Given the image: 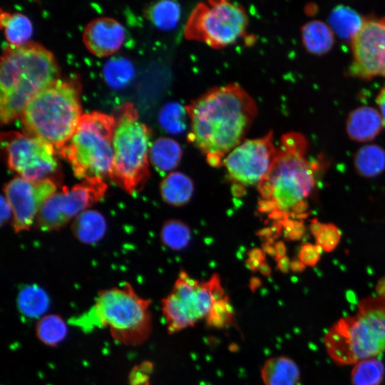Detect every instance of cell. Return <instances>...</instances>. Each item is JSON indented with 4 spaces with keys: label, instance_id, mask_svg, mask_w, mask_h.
Listing matches in <instances>:
<instances>
[{
    "label": "cell",
    "instance_id": "6da1fadb",
    "mask_svg": "<svg viewBox=\"0 0 385 385\" xmlns=\"http://www.w3.org/2000/svg\"><path fill=\"white\" fill-rule=\"evenodd\" d=\"M185 109L190 122L188 141L215 167L242 143L257 112L253 98L235 83L210 89Z\"/></svg>",
    "mask_w": 385,
    "mask_h": 385
},
{
    "label": "cell",
    "instance_id": "7a4b0ae2",
    "mask_svg": "<svg viewBox=\"0 0 385 385\" xmlns=\"http://www.w3.org/2000/svg\"><path fill=\"white\" fill-rule=\"evenodd\" d=\"M307 140L302 133L283 135L272 168L257 185L259 210L268 212L276 222L308 215L307 198L314 189L319 164L307 160Z\"/></svg>",
    "mask_w": 385,
    "mask_h": 385
},
{
    "label": "cell",
    "instance_id": "3957f363",
    "mask_svg": "<svg viewBox=\"0 0 385 385\" xmlns=\"http://www.w3.org/2000/svg\"><path fill=\"white\" fill-rule=\"evenodd\" d=\"M59 78L53 53L39 43L5 46L0 66V120L20 117L29 103Z\"/></svg>",
    "mask_w": 385,
    "mask_h": 385
},
{
    "label": "cell",
    "instance_id": "277c9868",
    "mask_svg": "<svg viewBox=\"0 0 385 385\" xmlns=\"http://www.w3.org/2000/svg\"><path fill=\"white\" fill-rule=\"evenodd\" d=\"M325 350L338 365L377 357L385 352V295L366 297L356 312L338 319L324 337Z\"/></svg>",
    "mask_w": 385,
    "mask_h": 385
},
{
    "label": "cell",
    "instance_id": "5b68a950",
    "mask_svg": "<svg viewBox=\"0 0 385 385\" xmlns=\"http://www.w3.org/2000/svg\"><path fill=\"white\" fill-rule=\"evenodd\" d=\"M82 115L78 82L58 78L29 103L20 118L25 133L58 152L74 133Z\"/></svg>",
    "mask_w": 385,
    "mask_h": 385
},
{
    "label": "cell",
    "instance_id": "8992f818",
    "mask_svg": "<svg viewBox=\"0 0 385 385\" xmlns=\"http://www.w3.org/2000/svg\"><path fill=\"white\" fill-rule=\"evenodd\" d=\"M150 301L139 296L128 284L99 292L89 314L95 324L108 330L121 344L145 342L152 332Z\"/></svg>",
    "mask_w": 385,
    "mask_h": 385
},
{
    "label": "cell",
    "instance_id": "52a82bcc",
    "mask_svg": "<svg viewBox=\"0 0 385 385\" xmlns=\"http://www.w3.org/2000/svg\"><path fill=\"white\" fill-rule=\"evenodd\" d=\"M114 115L98 111L83 114L77 128L58 153L67 160L76 177L111 178L114 152Z\"/></svg>",
    "mask_w": 385,
    "mask_h": 385
},
{
    "label": "cell",
    "instance_id": "ba28073f",
    "mask_svg": "<svg viewBox=\"0 0 385 385\" xmlns=\"http://www.w3.org/2000/svg\"><path fill=\"white\" fill-rule=\"evenodd\" d=\"M113 137L114 159L111 179L132 194L141 190L150 176V129L142 123L132 103L118 108Z\"/></svg>",
    "mask_w": 385,
    "mask_h": 385
},
{
    "label": "cell",
    "instance_id": "9c48e42d",
    "mask_svg": "<svg viewBox=\"0 0 385 385\" xmlns=\"http://www.w3.org/2000/svg\"><path fill=\"white\" fill-rule=\"evenodd\" d=\"M225 295L217 274L200 282L180 271L171 292L161 301L168 332L173 334L193 327L207 317L217 300Z\"/></svg>",
    "mask_w": 385,
    "mask_h": 385
},
{
    "label": "cell",
    "instance_id": "30bf717a",
    "mask_svg": "<svg viewBox=\"0 0 385 385\" xmlns=\"http://www.w3.org/2000/svg\"><path fill=\"white\" fill-rule=\"evenodd\" d=\"M248 16L240 5L225 0L199 3L190 13L184 29L188 40L222 48L235 43L245 32Z\"/></svg>",
    "mask_w": 385,
    "mask_h": 385
},
{
    "label": "cell",
    "instance_id": "8fae6325",
    "mask_svg": "<svg viewBox=\"0 0 385 385\" xmlns=\"http://www.w3.org/2000/svg\"><path fill=\"white\" fill-rule=\"evenodd\" d=\"M1 144L8 167L31 181L52 179L59 172L56 150L50 144L25 133L1 134Z\"/></svg>",
    "mask_w": 385,
    "mask_h": 385
},
{
    "label": "cell",
    "instance_id": "7c38bea8",
    "mask_svg": "<svg viewBox=\"0 0 385 385\" xmlns=\"http://www.w3.org/2000/svg\"><path fill=\"white\" fill-rule=\"evenodd\" d=\"M107 187L103 179L99 178L83 180L70 188L63 187L43 204L36 218L37 228L52 231L62 227L101 200Z\"/></svg>",
    "mask_w": 385,
    "mask_h": 385
},
{
    "label": "cell",
    "instance_id": "4fadbf2b",
    "mask_svg": "<svg viewBox=\"0 0 385 385\" xmlns=\"http://www.w3.org/2000/svg\"><path fill=\"white\" fill-rule=\"evenodd\" d=\"M277 153L270 132L262 138L242 141L224 158L222 165L240 184L258 185L269 173Z\"/></svg>",
    "mask_w": 385,
    "mask_h": 385
},
{
    "label": "cell",
    "instance_id": "5bb4252c",
    "mask_svg": "<svg viewBox=\"0 0 385 385\" xmlns=\"http://www.w3.org/2000/svg\"><path fill=\"white\" fill-rule=\"evenodd\" d=\"M351 75L365 79L385 76V16L365 19L351 40Z\"/></svg>",
    "mask_w": 385,
    "mask_h": 385
},
{
    "label": "cell",
    "instance_id": "9a60e30c",
    "mask_svg": "<svg viewBox=\"0 0 385 385\" xmlns=\"http://www.w3.org/2000/svg\"><path fill=\"white\" fill-rule=\"evenodd\" d=\"M54 180L31 181L20 176L8 182L4 188L12 210V225L16 232L28 230L46 200L56 192Z\"/></svg>",
    "mask_w": 385,
    "mask_h": 385
},
{
    "label": "cell",
    "instance_id": "2e32d148",
    "mask_svg": "<svg viewBox=\"0 0 385 385\" xmlns=\"http://www.w3.org/2000/svg\"><path fill=\"white\" fill-rule=\"evenodd\" d=\"M125 36V29L118 21L111 17H100L87 24L83 31V40L91 53L104 57L120 48Z\"/></svg>",
    "mask_w": 385,
    "mask_h": 385
},
{
    "label": "cell",
    "instance_id": "e0dca14e",
    "mask_svg": "<svg viewBox=\"0 0 385 385\" xmlns=\"http://www.w3.org/2000/svg\"><path fill=\"white\" fill-rule=\"evenodd\" d=\"M381 113L371 106H361L348 115L346 128L350 138L358 142L373 140L384 126Z\"/></svg>",
    "mask_w": 385,
    "mask_h": 385
},
{
    "label": "cell",
    "instance_id": "ac0fdd59",
    "mask_svg": "<svg viewBox=\"0 0 385 385\" xmlns=\"http://www.w3.org/2000/svg\"><path fill=\"white\" fill-rule=\"evenodd\" d=\"M264 385H297L300 369L291 358L280 355L267 359L260 369Z\"/></svg>",
    "mask_w": 385,
    "mask_h": 385
},
{
    "label": "cell",
    "instance_id": "d6986e66",
    "mask_svg": "<svg viewBox=\"0 0 385 385\" xmlns=\"http://www.w3.org/2000/svg\"><path fill=\"white\" fill-rule=\"evenodd\" d=\"M194 190L192 180L180 172H172L160 183L163 200L168 205L181 206L188 202Z\"/></svg>",
    "mask_w": 385,
    "mask_h": 385
},
{
    "label": "cell",
    "instance_id": "ffe728a7",
    "mask_svg": "<svg viewBox=\"0 0 385 385\" xmlns=\"http://www.w3.org/2000/svg\"><path fill=\"white\" fill-rule=\"evenodd\" d=\"M182 155L181 146L170 138H157L150 147L149 160L153 167L160 172H167L175 168Z\"/></svg>",
    "mask_w": 385,
    "mask_h": 385
},
{
    "label": "cell",
    "instance_id": "44dd1931",
    "mask_svg": "<svg viewBox=\"0 0 385 385\" xmlns=\"http://www.w3.org/2000/svg\"><path fill=\"white\" fill-rule=\"evenodd\" d=\"M106 230V222L103 215L87 210L78 215L72 224L74 236L86 244H94L102 239Z\"/></svg>",
    "mask_w": 385,
    "mask_h": 385
},
{
    "label": "cell",
    "instance_id": "7402d4cb",
    "mask_svg": "<svg viewBox=\"0 0 385 385\" xmlns=\"http://www.w3.org/2000/svg\"><path fill=\"white\" fill-rule=\"evenodd\" d=\"M365 19L349 6L337 5L330 12L329 26L341 38L352 40L361 29Z\"/></svg>",
    "mask_w": 385,
    "mask_h": 385
},
{
    "label": "cell",
    "instance_id": "603a6c76",
    "mask_svg": "<svg viewBox=\"0 0 385 385\" xmlns=\"http://www.w3.org/2000/svg\"><path fill=\"white\" fill-rule=\"evenodd\" d=\"M302 38L306 49L317 55L328 52L334 41L332 29L319 20H312L303 25Z\"/></svg>",
    "mask_w": 385,
    "mask_h": 385
},
{
    "label": "cell",
    "instance_id": "cb8c5ba5",
    "mask_svg": "<svg viewBox=\"0 0 385 385\" xmlns=\"http://www.w3.org/2000/svg\"><path fill=\"white\" fill-rule=\"evenodd\" d=\"M356 173L364 178H374L385 170V150L371 144L361 147L354 155Z\"/></svg>",
    "mask_w": 385,
    "mask_h": 385
},
{
    "label": "cell",
    "instance_id": "d4e9b609",
    "mask_svg": "<svg viewBox=\"0 0 385 385\" xmlns=\"http://www.w3.org/2000/svg\"><path fill=\"white\" fill-rule=\"evenodd\" d=\"M1 27L10 45L22 46L29 43L33 33L30 19L21 13L1 11Z\"/></svg>",
    "mask_w": 385,
    "mask_h": 385
},
{
    "label": "cell",
    "instance_id": "484cf974",
    "mask_svg": "<svg viewBox=\"0 0 385 385\" xmlns=\"http://www.w3.org/2000/svg\"><path fill=\"white\" fill-rule=\"evenodd\" d=\"M35 335L43 344L56 347L66 338L68 327L58 314H48L41 317L35 324Z\"/></svg>",
    "mask_w": 385,
    "mask_h": 385
},
{
    "label": "cell",
    "instance_id": "4316f807",
    "mask_svg": "<svg viewBox=\"0 0 385 385\" xmlns=\"http://www.w3.org/2000/svg\"><path fill=\"white\" fill-rule=\"evenodd\" d=\"M48 304L46 292L36 284L24 287L18 294V308L23 314L29 317L43 316Z\"/></svg>",
    "mask_w": 385,
    "mask_h": 385
},
{
    "label": "cell",
    "instance_id": "83f0119b",
    "mask_svg": "<svg viewBox=\"0 0 385 385\" xmlns=\"http://www.w3.org/2000/svg\"><path fill=\"white\" fill-rule=\"evenodd\" d=\"M385 378V365L377 357L361 360L353 365L352 385H381Z\"/></svg>",
    "mask_w": 385,
    "mask_h": 385
},
{
    "label": "cell",
    "instance_id": "f1b7e54d",
    "mask_svg": "<svg viewBox=\"0 0 385 385\" xmlns=\"http://www.w3.org/2000/svg\"><path fill=\"white\" fill-rule=\"evenodd\" d=\"M146 16L158 29L170 30L175 28L179 22L181 9L175 1H160L147 9Z\"/></svg>",
    "mask_w": 385,
    "mask_h": 385
},
{
    "label": "cell",
    "instance_id": "f546056e",
    "mask_svg": "<svg viewBox=\"0 0 385 385\" xmlns=\"http://www.w3.org/2000/svg\"><path fill=\"white\" fill-rule=\"evenodd\" d=\"M103 74L110 87L118 89L125 86L132 80L134 67L126 58H112L105 63Z\"/></svg>",
    "mask_w": 385,
    "mask_h": 385
},
{
    "label": "cell",
    "instance_id": "4dcf8cb0",
    "mask_svg": "<svg viewBox=\"0 0 385 385\" xmlns=\"http://www.w3.org/2000/svg\"><path fill=\"white\" fill-rule=\"evenodd\" d=\"M160 237L165 246L179 251L188 246L191 238V232L188 225L183 222L171 219L163 224Z\"/></svg>",
    "mask_w": 385,
    "mask_h": 385
},
{
    "label": "cell",
    "instance_id": "1f68e13d",
    "mask_svg": "<svg viewBox=\"0 0 385 385\" xmlns=\"http://www.w3.org/2000/svg\"><path fill=\"white\" fill-rule=\"evenodd\" d=\"M186 113L185 107L180 103H167L160 111V125L168 133H180L186 128Z\"/></svg>",
    "mask_w": 385,
    "mask_h": 385
},
{
    "label": "cell",
    "instance_id": "d6a6232c",
    "mask_svg": "<svg viewBox=\"0 0 385 385\" xmlns=\"http://www.w3.org/2000/svg\"><path fill=\"white\" fill-rule=\"evenodd\" d=\"M235 314L228 296L217 300L205 317L206 325L210 328L225 329L235 325Z\"/></svg>",
    "mask_w": 385,
    "mask_h": 385
},
{
    "label": "cell",
    "instance_id": "836d02e7",
    "mask_svg": "<svg viewBox=\"0 0 385 385\" xmlns=\"http://www.w3.org/2000/svg\"><path fill=\"white\" fill-rule=\"evenodd\" d=\"M310 231L316 240V245L323 251L334 250L341 240V232L333 224L322 223L317 219H312Z\"/></svg>",
    "mask_w": 385,
    "mask_h": 385
},
{
    "label": "cell",
    "instance_id": "e575fe53",
    "mask_svg": "<svg viewBox=\"0 0 385 385\" xmlns=\"http://www.w3.org/2000/svg\"><path fill=\"white\" fill-rule=\"evenodd\" d=\"M153 367V364L150 361H145L140 366H135L129 376L130 385H149L150 374Z\"/></svg>",
    "mask_w": 385,
    "mask_h": 385
},
{
    "label": "cell",
    "instance_id": "d590c367",
    "mask_svg": "<svg viewBox=\"0 0 385 385\" xmlns=\"http://www.w3.org/2000/svg\"><path fill=\"white\" fill-rule=\"evenodd\" d=\"M322 251L317 245L304 243L298 254L299 260L304 265L313 267L319 262Z\"/></svg>",
    "mask_w": 385,
    "mask_h": 385
},
{
    "label": "cell",
    "instance_id": "8d00e7d4",
    "mask_svg": "<svg viewBox=\"0 0 385 385\" xmlns=\"http://www.w3.org/2000/svg\"><path fill=\"white\" fill-rule=\"evenodd\" d=\"M11 217L13 218L12 207L6 197L2 195L1 197V224L7 222Z\"/></svg>",
    "mask_w": 385,
    "mask_h": 385
},
{
    "label": "cell",
    "instance_id": "74e56055",
    "mask_svg": "<svg viewBox=\"0 0 385 385\" xmlns=\"http://www.w3.org/2000/svg\"><path fill=\"white\" fill-rule=\"evenodd\" d=\"M376 103L380 108V113L385 126V87L381 88L376 96Z\"/></svg>",
    "mask_w": 385,
    "mask_h": 385
},
{
    "label": "cell",
    "instance_id": "f35d334b",
    "mask_svg": "<svg viewBox=\"0 0 385 385\" xmlns=\"http://www.w3.org/2000/svg\"><path fill=\"white\" fill-rule=\"evenodd\" d=\"M250 260L252 261L260 262L261 263L265 262V255L263 250L260 249H253L248 254Z\"/></svg>",
    "mask_w": 385,
    "mask_h": 385
},
{
    "label": "cell",
    "instance_id": "ab89813d",
    "mask_svg": "<svg viewBox=\"0 0 385 385\" xmlns=\"http://www.w3.org/2000/svg\"><path fill=\"white\" fill-rule=\"evenodd\" d=\"M277 261V266L282 272L287 273L290 269L291 262L287 256H284Z\"/></svg>",
    "mask_w": 385,
    "mask_h": 385
},
{
    "label": "cell",
    "instance_id": "60d3db41",
    "mask_svg": "<svg viewBox=\"0 0 385 385\" xmlns=\"http://www.w3.org/2000/svg\"><path fill=\"white\" fill-rule=\"evenodd\" d=\"M275 258L277 260L285 256V246L282 242L274 243Z\"/></svg>",
    "mask_w": 385,
    "mask_h": 385
},
{
    "label": "cell",
    "instance_id": "b9f144b4",
    "mask_svg": "<svg viewBox=\"0 0 385 385\" xmlns=\"http://www.w3.org/2000/svg\"><path fill=\"white\" fill-rule=\"evenodd\" d=\"M305 268V265L299 260L291 262L290 269L295 272H301Z\"/></svg>",
    "mask_w": 385,
    "mask_h": 385
},
{
    "label": "cell",
    "instance_id": "7bdbcfd3",
    "mask_svg": "<svg viewBox=\"0 0 385 385\" xmlns=\"http://www.w3.org/2000/svg\"><path fill=\"white\" fill-rule=\"evenodd\" d=\"M259 271L262 274H263L264 275H266V276L270 275V274L271 273V269H270V266L265 262L262 263V265H260V267L259 268Z\"/></svg>",
    "mask_w": 385,
    "mask_h": 385
},
{
    "label": "cell",
    "instance_id": "ee69618b",
    "mask_svg": "<svg viewBox=\"0 0 385 385\" xmlns=\"http://www.w3.org/2000/svg\"><path fill=\"white\" fill-rule=\"evenodd\" d=\"M377 287L379 290V295H383L384 289L385 288V279L381 280Z\"/></svg>",
    "mask_w": 385,
    "mask_h": 385
}]
</instances>
